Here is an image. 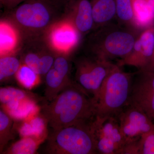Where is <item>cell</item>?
<instances>
[{
    "mask_svg": "<svg viewBox=\"0 0 154 154\" xmlns=\"http://www.w3.org/2000/svg\"><path fill=\"white\" fill-rule=\"evenodd\" d=\"M13 119L3 109L0 110V152L2 153L9 141L13 138Z\"/></svg>",
    "mask_w": 154,
    "mask_h": 154,
    "instance_id": "obj_23",
    "label": "cell"
},
{
    "mask_svg": "<svg viewBox=\"0 0 154 154\" xmlns=\"http://www.w3.org/2000/svg\"><path fill=\"white\" fill-rule=\"evenodd\" d=\"M73 25L80 33H87L94 28L91 0H76L73 6Z\"/></svg>",
    "mask_w": 154,
    "mask_h": 154,
    "instance_id": "obj_11",
    "label": "cell"
},
{
    "mask_svg": "<svg viewBox=\"0 0 154 154\" xmlns=\"http://www.w3.org/2000/svg\"><path fill=\"white\" fill-rule=\"evenodd\" d=\"M143 110L154 121V72H134L128 105Z\"/></svg>",
    "mask_w": 154,
    "mask_h": 154,
    "instance_id": "obj_8",
    "label": "cell"
},
{
    "mask_svg": "<svg viewBox=\"0 0 154 154\" xmlns=\"http://www.w3.org/2000/svg\"><path fill=\"white\" fill-rule=\"evenodd\" d=\"M3 3L9 5H14L24 1V0H1Z\"/></svg>",
    "mask_w": 154,
    "mask_h": 154,
    "instance_id": "obj_29",
    "label": "cell"
},
{
    "mask_svg": "<svg viewBox=\"0 0 154 154\" xmlns=\"http://www.w3.org/2000/svg\"><path fill=\"white\" fill-rule=\"evenodd\" d=\"M30 99H34L31 94L18 88L5 87L0 89L1 105L12 102H23Z\"/></svg>",
    "mask_w": 154,
    "mask_h": 154,
    "instance_id": "obj_22",
    "label": "cell"
},
{
    "mask_svg": "<svg viewBox=\"0 0 154 154\" xmlns=\"http://www.w3.org/2000/svg\"><path fill=\"white\" fill-rule=\"evenodd\" d=\"M19 61L13 56L2 57L0 59V80L5 81L16 75L20 67Z\"/></svg>",
    "mask_w": 154,
    "mask_h": 154,
    "instance_id": "obj_24",
    "label": "cell"
},
{
    "mask_svg": "<svg viewBox=\"0 0 154 154\" xmlns=\"http://www.w3.org/2000/svg\"><path fill=\"white\" fill-rule=\"evenodd\" d=\"M90 126L98 154H125L126 140L117 117L96 116Z\"/></svg>",
    "mask_w": 154,
    "mask_h": 154,
    "instance_id": "obj_5",
    "label": "cell"
},
{
    "mask_svg": "<svg viewBox=\"0 0 154 154\" xmlns=\"http://www.w3.org/2000/svg\"><path fill=\"white\" fill-rule=\"evenodd\" d=\"M136 25L141 30L152 27L154 21V0H132Z\"/></svg>",
    "mask_w": 154,
    "mask_h": 154,
    "instance_id": "obj_15",
    "label": "cell"
},
{
    "mask_svg": "<svg viewBox=\"0 0 154 154\" xmlns=\"http://www.w3.org/2000/svg\"><path fill=\"white\" fill-rule=\"evenodd\" d=\"M72 82L62 76L52 67L46 74L45 78V98L47 102L52 101Z\"/></svg>",
    "mask_w": 154,
    "mask_h": 154,
    "instance_id": "obj_16",
    "label": "cell"
},
{
    "mask_svg": "<svg viewBox=\"0 0 154 154\" xmlns=\"http://www.w3.org/2000/svg\"><path fill=\"white\" fill-rule=\"evenodd\" d=\"M144 70L154 72V59L153 61L152 62V63L149 66V67L146 69Z\"/></svg>",
    "mask_w": 154,
    "mask_h": 154,
    "instance_id": "obj_30",
    "label": "cell"
},
{
    "mask_svg": "<svg viewBox=\"0 0 154 154\" xmlns=\"http://www.w3.org/2000/svg\"><path fill=\"white\" fill-rule=\"evenodd\" d=\"M94 29L116 21V0H91Z\"/></svg>",
    "mask_w": 154,
    "mask_h": 154,
    "instance_id": "obj_12",
    "label": "cell"
},
{
    "mask_svg": "<svg viewBox=\"0 0 154 154\" xmlns=\"http://www.w3.org/2000/svg\"><path fill=\"white\" fill-rule=\"evenodd\" d=\"M94 98L76 82H72L54 99L41 108V113L54 130L90 124L96 116Z\"/></svg>",
    "mask_w": 154,
    "mask_h": 154,
    "instance_id": "obj_1",
    "label": "cell"
},
{
    "mask_svg": "<svg viewBox=\"0 0 154 154\" xmlns=\"http://www.w3.org/2000/svg\"><path fill=\"white\" fill-rule=\"evenodd\" d=\"M116 117L127 146L137 142L144 135L154 132L153 121L143 110L134 106L128 105Z\"/></svg>",
    "mask_w": 154,
    "mask_h": 154,
    "instance_id": "obj_7",
    "label": "cell"
},
{
    "mask_svg": "<svg viewBox=\"0 0 154 154\" xmlns=\"http://www.w3.org/2000/svg\"><path fill=\"white\" fill-rule=\"evenodd\" d=\"M91 124L54 130L48 138L46 152L51 154H98Z\"/></svg>",
    "mask_w": 154,
    "mask_h": 154,
    "instance_id": "obj_4",
    "label": "cell"
},
{
    "mask_svg": "<svg viewBox=\"0 0 154 154\" xmlns=\"http://www.w3.org/2000/svg\"><path fill=\"white\" fill-rule=\"evenodd\" d=\"M153 60H154V59H153Z\"/></svg>",
    "mask_w": 154,
    "mask_h": 154,
    "instance_id": "obj_32",
    "label": "cell"
},
{
    "mask_svg": "<svg viewBox=\"0 0 154 154\" xmlns=\"http://www.w3.org/2000/svg\"><path fill=\"white\" fill-rule=\"evenodd\" d=\"M15 76L18 83L28 90L35 88L40 82V75L25 63L21 64Z\"/></svg>",
    "mask_w": 154,
    "mask_h": 154,
    "instance_id": "obj_20",
    "label": "cell"
},
{
    "mask_svg": "<svg viewBox=\"0 0 154 154\" xmlns=\"http://www.w3.org/2000/svg\"><path fill=\"white\" fill-rule=\"evenodd\" d=\"M0 45L2 54L11 50L16 44V33L8 25L1 24L0 29Z\"/></svg>",
    "mask_w": 154,
    "mask_h": 154,
    "instance_id": "obj_25",
    "label": "cell"
},
{
    "mask_svg": "<svg viewBox=\"0 0 154 154\" xmlns=\"http://www.w3.org/2000/svg\"><path fill=\"white\" fill-rule=\"evenodd\" d=\"M41 108L34 99H28L21 102L17 109L8 113L12 118L18 121L29 119L40 113Z\"/></svg>",
    "mask_w": 154,
    "mask_h": 154,
    "instance_id": "obj_19",
    "label": "cell"
},
{
    "mask_svg": "<svg viewBox=\"0 0 154 154\" xmlns=\"http://www.w3.org/2000/svg\"><path fill=\"white\" fill-rule=\"evenodd\" d=\"M116 65L91 55L80 58L76 62V82L96 102L102 83Z\"/></svg>",
    "mask_w": 154,
    "mask_h": 154,
    "instance_id": "obj_6",
    "label": "cell"
},
{
    "mask_svg": "<svg viewBox=\"0 0 154 154\" xmlns=\"http://www.w3.org/2000/svg\"><path fill=\"white\" fill-rule=\"evenodd\" d=\"M116 16L119 24L138 28L135 22L132 0H116Z\"/></svg>",
    "mask_w": 154,
    "mask_h": 154,
    "instance_id": "obj_18",
    "label": "cell"
},
{
    "mask_svg": "<svg viewBox=\"0 0 154 154\" xmlns=\"http://www.w3.org/2000/svg\"><path fill=\"white\" fill-rule=\"evenodd\" d=\"M40 57L35 54L29 53L26 55L24 59V63L38 75H39Z\"/></svg>",
    "mask_w": 154,
    "mask_h": 154,
    "instance_id": "obj_28",
    "label": "cell"
},
{
    "mask_svg": "<svg viewBox=\"0 0 154 154\" xmlns=\"http://www.w3.org/2000/svg\"><path fill=\"white\" fill-rule=\"evenodd\" d=\"M125 154H154V132L144 135L137 142L128 146Z\"/></svg>",
    "mask_w": 154,
    "mask_h": 154,
    "instance_id": "obj_21",
    "label": "cell"
},
{
    "mask_svg": "<svg viewBox=\"0 0 154 154\" xmlns=\"http://www.w3.org/2000/svg\"><path fill=\"white\" fill-rule=\"evenodd\" d=\"M154 26L145 29L135 42L132 51L123 60L117 63L119 66H131L138 70H146L154 58Z\"/></svg>",
    "mask_w": 154,
    "mask_h": 154,
    "instance_id": "obj_9",
    "label": "cell"
},
{
    "mask_svg": "<svg viewBox=\"0 0 154 154\" xmlns=\"http://www.w3.org/2000/svg\"><path fill=\"white\" fill-rule=\"evenodd\" d=\"M134 72L123 71L116 64L102 83L96 100V116H114L128 105Z\"/></svg>",
    "mask_w": 154,
    "mask_h": 154,
    "instance_id": "obj_3",
    "label": "cell"
},
{
    "mask_svg": "<svg viewBox=\"0 0 154 154\" xmlns=\"http://www.w3.org/2000/svg\"><path fill=\"white\" fill-rule=\"evenodd\" d=\"M79 33L74 25H59L53 30L51 40L57 49L62 51H66L77 44Z\"/></svg>",
    "mask_w": 154,
    "mask_h": 154,
    "instance_id": "obj_13",
    "label": "cell"
},
{
    "mask_svg": "<svg viewBox=\"0 0 154 154\" xmlns=\"http://www.w3.org/2000/svg\"><path fill=\"white\" fill-rule=\"evenodd\" d=\"M95 30L87 42V50L91 56L111 62L126 58L142 32L138 28L115 22Z\"/></svg>",
    "mask_w": 154,
    "mask_h": 154,
    "instance_id": "obj_2",
    "label": "cell"
},
{
    "mask_svg": "<svg viewBox=\"0 0 154 154\" xmlns=\"http://www.w3.org/2000/svg\"><path fill=\"white\" fill-rule=\"evenodd\" d=\"M44 140L33 137H22L13 144L2 154H33L36 152L38 146Z\"/></svg>",
    "mask_w": 154,
    "mask_h": 154,
    "instance_id": "obj_17",
    "label": "cell"
},
{
    "mask_svg": "<svg viewBox=\"0 0 154 154\" xmlns=\"http://www.w3.org/2000/svg\"><path fill=\"white\" fill-rule=\"evenodd\" d=\"M55 59L52 56L42 55L40 57L39 75H45L53 66Z\"/></svg>",
    "mask_w": 154,
    "mask_h": 154,
    "instance_id": "obj_27",
    "label": "cell"
},
{
    "mask_svg": "<svg viewBox=\"0 0 154 154\" xmlns=\"http://www.w3.org/2000/svg\"><path fill=\"white\" fill-rule=\"evenodd\" d=\"M53 67L64 78L68 80H70L69 77V65L66 58L62 56L56 58Z\"/></svg>",
    "mask_w": 154,
    "mask_h": 154,
    "instance_id": "obj_26",
    "label": "cell"
},
{
    "mask_svg": "<svg viewBox=\"0 0 154 154\" xmlns=\"http://www.w3.org/2000/svg\"><path fill=\"white\" fill-rule=\"evenodd\" d=\"M48 123L44 116L39 113L29 119L23 120L18 127L22 137H33L45 140L48 137Z\"/></svg>",
    "mask_w": 154,
    "mask_h": 154,
    "instance_id": "obj_14",
    "label": "cell"
},
{
    "mask_svg": "<svg viewBox=\"0 0 154 154\" xmlns=\"http://www.w3.org/2000/svg\"><path fill=\"white\" fill-rule=\"evenodd\" d=\"M144 1H149V0H144Z\"/></svg>",
    "mask_w": 154,
    "mask_h": 154,
    "instance_id": "obj_31",
    "label": "cell"
},
{
    "mask_svg": "<svg viewBox=\"0 0 154 154\" xmlns=\"http://www.w3.org/2000/svg\"><path fill=\"white\" fill-rule=\"evenodd\" d=\"M50 14L44 0H29L18 7L15 16L19 24L25 27L42 28L49 23Z\"/></svg>",
    "mask_w": 154,
    "mask_h": 154,
    "instance_id": "obj_10",
    "label": "cell"
}]
</instances>
